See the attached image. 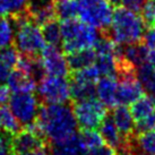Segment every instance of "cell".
Masks as SVG:
<instances>
[{
  "label": "cell",
  "instance_id": "39",
  "mask_svg": "<svg viewBox=\"0 0 155 155\" xmlns=\"http://www.w3.org/2000/svg\"><path fill=\"white\" fill-rule=\"evenodd\" d=\"M51 2H53L52 0H28V10L39 8V7L45 6V5L51 4Z\"/></svg>",
  "mask_w": 155,
  "mask_h": 155
},
{
  "label": "cell",
  "instance_id": "18",
  "mask_svg": "<svg viewBox=\"0 0 155 155\" xmlns=\"http://www.w3.org/2000/svg\"><path fill=\"white\" fill-rule=\"evenodd\" d=\"M19 52L13 45L0 49V84L7 83L10 71L17 65Z\"/></svg>",
  "mask_w": 155,
  "mask_h": 155
},
{
  "label": "cell",
  "instance_id": "30",
  "mask_svg": "<svg viewBox=\"0 0 155 155\" xmlns=\"http://www.w3.org/2000/svg\"><path fill=\"white\" fill-rule=\"evenodd\" d=\"M78 136L87 151L103 144V139L101 137V135L95 129H81L78 131Z\"/></svg>",
  "mask_w": 155,
  "mask_h": 155
},
{
  "label": "cell",
  "instance_id": "27",
  "mask_svg": "<svg viewBox=\"0 0 155 155\" xmlns=\"http://www.w3.org/2000/svg\"><path fill=\"white\" fill-rule=\"evenodd\" d=\"M94 64L96 69L99 70L100 76H110L117 78V60L114 56H96Z\"/></svg>",
  "mask_w": 155,
  "mask_h": 155
},
{
  "label": "cell",
  "instance_id": "22",
  "mask_svg": "<svg viewBox=\"0 0 155 155\" xmlns=\"http://www.w3.org/2000/svg\"><path fill=\"white\" fill-rule=\"evenodd\" d=\"M69 86H70L71 102H79V101L95 99L97 96L96 84H85V83H78L69 79Z\"/></svg>",
  "mask_w": 155,
  "mask_h": 155
},
{
  "label": "cell",
  "instance_id": "7",
  "mask_svg": "<svg viewBox=\"0 0 155 155\" xmlns=\"http://www.w3.org/2000/svg\"><path fill=\"white\" fill-rule=\"evenodd\" d=\"M8 101L9 108L23 128L36 120L40 102L33 92H13Z\"/></svg>",
  "mask_w": 155,
  "mask_h": 155
},
{
  "label": "cell",
  "instance_id": "20",
  "mask_svg": "<svg viewBox=\"0 0 155 155\" xmlns=\"http://www.w3.org/2000/svg\"><path fill=\"white\" fill-rule=\"evenodd\" d=\"M155 111V101L151 95H143L142 97L131 103L130 113L135 122L144 120Z\"/></svg>",
  "mask_w": 155,
  "mask_h": 155
},
{
  "label": "cell",
  "instance_id": "28",
  "mask_svg": "<svg viewBox=\"0 0 155 155\" xmlns=\"http://www.w3.org/2000/svg\"><path fill=\"white\" fill-rule=\"evenodd\" d=\"M68 78L78 83L96 84L100 78V74H99V70L96 69V67L92 65L90 67H86V68L69 74Z\"/></svg>",
  "mask_w": 155,
  "mask_h": 155
},
{
  "label": "cell",
  "instance_id": "15",
  "mask_svg": "<svg viewBox=\"0 0 155 155\" xmlns=\"http://www.w3.org/2000/svg\"><path fill=\"white\" fill-rule=\"evenodd\" d=\"M111 113L113 121L122 137H129L135 134L136 122L130 113V110L126 105H117L111 110Z\"/></svg>",
  "mask_w": 155,
  "mask_h": 155
},
{
  "label": "cell",
  "instance_id": "14",
  "mask_svg": "<svg viewBox=\"0 0 155 155\" xmlns=\"http://www.w3.org/2000/svg\"><path fill=\"white\" fill-rule=\"evenodd\" d=\"M7 86L12 92H34L38 84L30 74L15 67L9 74Z\"/></svg>",
  "mask_w": 155,
  "mask_h": 155
},
{
  "label": "cell",
  "instance_id": "38",
  "mask_svg": "<svg viewBox=\"0 0 155 155\" xmlns=\"http://www.w3.org/2000/svg\"><path fill=\"white\" fill-rule=\"evenodd\" d=\"M9 92H10V90L8 86H5L4 84H0V107L4 105L9 100V96H10Z\"/></svg>",
  "mask_w": 155,
  "mask_h": 155
},
{
  "label": "cell",
  "instance_id": "26",
  "mask_svg": "<svg viewBox=\"0 0 155 155\" xmlns=\"http://www.w3.org/2000/svg\"><path fill=\"white\" fill-rule=\"evenodd\" d=\"M137 78L144 90L147 91L148 95L155 94V69L153 67H151L147 62L138 67Z\"/></svg>",
  "mask_w": 155,
  "mask_h": 155
},
{
  "label": "cell",
  "instance_id": "25",
  "mask_svg": "<svg viewBox=\"0 0 155 155\" xmlns=\"http://www.w3.org/2000/svg\"><path fill=\"white\" fill-rule=\"evenodd\" d=\"M0 121H1V129L10 135L17 134L23 128L16 119V117L14 116L10 108L6 104L0 107Z\"/></svg>",
  "mask_w": 155,
  "mask_h": 155
},
{
  "label": "cell",
  "instance_id": "17",
  "mask_svg": "<svg viewBox=\"0 0 155 155\" xmlns=\"http://www.w3.org/2000/svg\"><path fill=\"white\" fill-rule=\"evenodd\" d=\"M95 59H96V53L93 50V48L67 53V56H66L69 71H71V73L94 65Z\"/></svg>",
  "mask_w": 155,
  "mask_h": 155
},
{
  "label": "cell",
  "instance_id": "10",
  "mask_svg": "<svg viewBox=\"0 0 155 155\" xmlns=\"http://www.w3.org/2000/svg\"><path fill=\"white\" fill-rule=\"evenodd\" d=\"M41 61L47 75L58 77L69 76V68L66 57L64 56V52L59 47L47 44L41 53Z\"/></svg>",
  "mask_w": 155,
  "mask_h": 155
},
{
  "label": "cell",
  "instance_id": "19",
  "mask_svg": "<svg viewBox=\"0 0 155 155\" xmlns=\"http://www.w3.org/2000/svg\"><path fill=\"white\" fill-rule=\"evenodd\" d=\"M148 48L145 47L142 42L127 45H121V54L126 60H128L134 67H140L142 65L147 62V54Z\"/></svg>",
  "mask_w": 155,
  "mask_h": 155
},
{
  "label": "cell",
  "instance_id": "23",
  "mask_svg": "<svg viewBox=\"0 0 155 155\" xmlns=\"http://www.w3.org/2000/svg\"><path fill=\"white\" fill-rule=\"evenodd\" d=\"M41 32H42L44 41L48 45H54V47L61 45L60 23H59L58 18L43 24L41 26Z\"/></svg>",
  "mask_w": 155,
  "mask_h": 155
},
{
  "label": "cell",
  "instance_id": "32",
  "mask_svg": "<svg viewBox=\"0 0 155 155\" xmlns=\"http://www.w3.org/2000/svg\"><path fill=\"white\" fill-rule=\"evenodd\" d=\"M140 14L143 22L147 27L155 26V0H147Z\"/></svg>",
  "mask_w": 155,
  "mask_h": 155
},
{
  "label": "cell",
  "instance_id": "11",
  "mask_svg": "<svg viewBox=\"0 0 155 155\" xmlns=\"http://www.w3.org/2000/svg\"><path fill=\"white\" fill-rule=\"evenodd\" d=\"M50 146V144L27 128H22L17 134L12 136V151L13 155L23 154L35 151L41 147Z\"/></svg>",
  "mask_w": 155,
  "mask_h": 155
},
{
  "label": "cell",
  "instance_id": "4",
  "mask_svg": "<svg viewBox=\"0 0 155 155\" xmlns=\"http://www.w3.org/2000/svg\"><path fill=\"white\" fill-rule=\"evenodd\" d=\"M61 50L64 53L92 49L99 38L97 30L87 25L77 18H71L60 23Z\"/></svg>",
  "mask_w": 155,
  "mask_h": 155
},
{
  "label": "cell",
  "instance_id": "34",
  "mask_svg": "<svg viewBox=\"0 0 155 155\" xmlns=\"http://www.w3.org/2000/svg\"><path fill=\"white\" fill-rule=\"evenodd\" d=\"M12 136L6 131L0 133V155H13L12 151Z\"/></svg>",
  "mask_w": 155,
  "mask_h": 155
},
{
  "label": "cell",
  "instance_id": "37",
  "mask_svg": "<svg viewBox=\"0 0 155 155\" xmlns=\"http://www.w3.org/2000/svg\"><path fill=\"white\" fill-rule=\"evenodd\" d=\"M86 155H117V152L114 148H112L109 145H100V146L92 148L90 151H87Z\"/></svg>",
  "mask_w": 155,
  "mask_h": 155
},
{
  "label": "cell",
  "instance_id": "13",
  "mask_svg": "<svg viewBox=\"0 0 155 155\" xmlns=\"http://www.w3.org/2000/svg\"><path fill=\"white\" fill-rule=\"evenodd\" d=\"M99 129L100 135L103 139V142L107 143V145L111 146L116 151L121 146V144L124 142V137L121 136V134L119 133L113 121L111 111H108V113L105 114L101 125L99 126Z\"/></svg>",
  "mask_w": 155,
  "mask_h": 155
},
{
  "label": "cell",
  "instance_id": "31",
  "mask_svg": "<svg viewBox=\"0 0 155 155\" xmlns=\"http://www.w3.org/2000/svg\"><path fill=\"white\" fill-rule=\"evenodd\" d=\"M9 17H19L28 14V0H6Z\"/></svg>",
  "mask_w": 155,
  "mask_h": 155
},
{
  "label": "cell",
  "instance_id": "35",
  "mask_svg": "<svg viewBox=\"0 0 155 155\" xmlns=\"http://www.w3.org/2000/svg\"><path fill=\"white\" fill-rule=\"evenodd\" d=\"M142 43L147 47L150 50L155 49V26H150L145 30L144 35H143Z\"/></svg>",
  "mask_w": 155,
  "mask_h": 155
},
{
  "label": "cell",
  "instance_id": "8",
  "mask_svg": "<svg viewBox=\"0 0 155 155\" xmlns=\"http://www.w3.org/2000/svg\"><path fill=\"white\" fill-rule=\"evenodd\" d=\"M38 94L42 103H66L70 99V86L68 77L47 75L38 83Z\"/></svg>",
  "mask_w": 155,
  "mask_h": 155
},
{
  "label": "cell",
  "instance_id": "12",
  "mask_svg": "<svg viewBox=\"0 0 155 155\" xmlns=\"http://www.w3.org/2000/svg\"><path fill=\"white\" fill-rule=\"evenodd\" d=\"M118 81L116 77L102 76L96 83V95L100 101L110 110L118 105L117 103Z\"/></svg>",
  "mask_w": 155,
  "mask_h": 155
},
{
  "label": "cell",
  "instance_id": "43",
  "mask_svg": "<svg viewBox=\"0 0 155 155\" xmlns=\"http://www.w3.org/2000/svg\"><path fill=\"white\" fill-rule=\"evenodd\" d=\"M0 129H1V121H0Z\"/></svg>",
  "mask_w": 155,
  "mask_h": 155
},
{
  "label": "cell",
  "instance_id": "36",
  "mask_svg": "<svg viewBox=\"0 0 155 155\" xmlns=\"http://www.w3.org/2000/svg\"><path fill=\"white\" fill-rule=\"evenodd\" d=\"M147 0H120V4L122 7L129 9L134 13H140L144 5L146 4Z\"/></svg>",
  "mask_w": 155,
  "mask_h": 155
},
{
  "label": "cell",
  "instance_id": "42",
  "mask_svg": "<svg viewBox=\"0 0 155 155\" xmlns=\"http://www.w3.org/2000/svg\"><path fill=\"white\" fill-rule=\"evenodd\" d=\"M108 1L113 6V7H118L119 4H120V0H108Z\"/></svg>",
  "mask_w": 155,
  "mask_h": 155
},
{
  "label": "cell",
  "instance_id": "9",
  "mask_svg": "<svg viewBox=\"0 0 155 155\" xmlns=\"http://www.w3.org/2000/svg\"><path fill=\"white\" fill-rule=\"evenodd\" d=\"M117 103L118 105H127L145 95V90L137 78L136 73L124 74L117 77Z\"/></svg>",
  "mask_w": 155,
  "mask_h": 155
},
{
  "label": "cell",
  "instance_id": "41",
  "mask_svg": "<svg viewBox=\"0 0 155 155\" xmlns=\"http://www.w3.org/2000/svg\"><path fill=\"white\" fill-rule=\"evenodd\" d=\"M8 15V7L6 4V0H0V16Z\"/></svg>",
  "mask_w": 155,
  "mask_h": 155
},
{
  "label": "cell",
  "instance_id": "40",
  "mask_svg": "<svg viewBox=\"0 0 155 155\" xmlns=\"http://www.w3.org/2000/svg\"><path fill=\"white\" fill-rule=\"evenodd\" d=\"M147 64L155 69V49L148 50V54H147Z\"/></svg>",
  "mask_w": 155,
  "mask_h": 155
},
{
  "label": "cell",
  "instance_id": "24",
  "mask_svg": "<svg viewBox=\"0 0 155 155\" xmlns=\"http://www.w3.org/2000/svg\"><path fill=\"white\" fill-rule=\"evenodd\" d=\"M56 9L57 18L59 21H67L78 16V2L77 0H60L53 1Z\"/></svg>",
  "mask_w": 155,
  "mask_h": 155
},
{
  "label": "cell",
  "instance_id": "6",
  "mask_svg": "<svg viewBox=\"0 0 155 155\" xmlns=\"http://www.w3.org/2000/svg\"><path fill=\"white\" fill-rule=\"evenodd\" d=\"M71 109L81 129L99 128L109 111V109L96 97L79 102H71Z\"/></svg>",
  "mask_w": 155,
  "mask_h": 155
},
{
  "label": "cell",
  "instance_id": "21",
  "mask_svg": "<svg viewBox=\"0 0 155 155\" xmlns=\"http://www.w3.org/2000/svg\"><path fill=\"white\" fill-rule=\"evenodd\" d=\"M133 140L139 155H155V129L135 133Z\"/></svg>",
  "mask_w": 155,
  "mask_h": 155
},
{
  "label": "cell",
  "instance_id": "2",
  "mask_svg": "<svg viewBox=\"0 0 155 155\" xmlns=\"http://www.w3.org/2000/svg\"><path fill=\"white\" fill-rule=\"evenodd\" d=\"M145 26L142 16L125 7L118 6L113 10L110 28L107 32L100 33L110 36L117 44L127 45L142 42Z\"/></svg>",
  "mask_w": 155,
  "mask_h": 155
},
{
  "label": "cell",
  "instance_id": "33",
  "mask_svg": "<svg viewBox=\"0 0 155 155\" xmlns=\"http://www.w3.org/2000/svg\"><path fill=\"white\" fill-rule=\"evenodd\" d=\"M155 129V111L152 113L151 116L145 118L144 120L136 122L135 126V133H143L147 130H154Z\"/></svg>",
  "mask_w": 155,
  "mask_h": 155
},
{
  "label": "cell",
  "instance_id": "29",
  "mask_svg": "<svg viewBox=\"0 0 155 155\" xmlns=\"http://www.w3.org/2000/svg\"><path fill=\"white\" fill-rule=\"evenodd\" d=\"M15 31L12 19L6 16H0V49L14 44Z\"/></svg>",
  "mask_w": 155,
  "mask_h": 155
},
{
  "label": "cell",
  "instance_id": "3",
  "mask_svg": "<svg viewBox=\"0 0 155 155\" xmlns=\"http://www.w3.org/2000/svg\"><path fill=\"white\" fill-rule=\"evenodd\" d=\"M14 24V45L19 54L27 57H40L47 43L41 27L31 19L30 14L19 17H9Z\"/></svg>",
  "mask_w": 155,
  "mask_h": 155
},
{
  "label": "cell",
  "instance_id": "1",
  "mask_svg": "<svg viewBox=\"0 0 155 155\" xmlns=\"http://www.w3.org/2000/svg\"><path fill=\"white\" fill-rule=\"evenodd\" d=\"M36 121L42 127L49 143H60L78 133V125L71 104L40 103Z\"/></svg>",
  "mask_w": 155,
  "mask_h": 155
},
{
  "label": "cell",
  "instance_id": "16",
  "mask_svg": "<svg viewBox=\"0 0 155 155\" xmlns=\"http://www.w3.org/2000/svg\"><path fill=\"white\" fill-rule=\"evenodd\" d=\"M50 154L52 155H86L87 150L83 145L81 138L77 135L60 143L50 144Z\"/></svg>",
  "mask_w": 155,
  "mask_h": 155
},
{
  "label": "cell",
  "instance_id": "5",
  "mask_svg": "<svg viewBox=\"0 0 155 155\" xmlns=\"http://www.w3.org/2000/svg\"><path fill=\"white\" fill-rule=\"evenodd\" d=\"M78 16L87 25L100 32L110 28L113 16V6L108 0H77Z\"/></svg>",
  "mask_w": 155,
  "mask_h": 155
}]
</instances>
